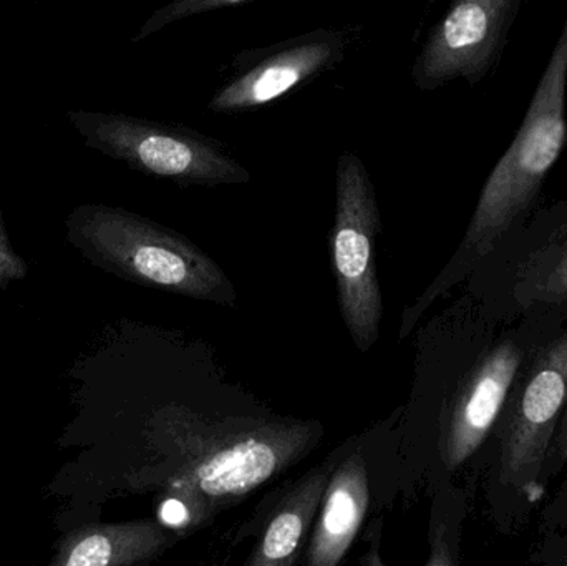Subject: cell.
I'll list each match as a JSON object with an SVG mask.
<instances>
[{
  "instance_id": "obj_1",
  "label": "cell",
  "mask_w": 567,
  "mask_h": 566,
  "mask_svg": "<svg viewBox=\"0 0 567 566\" xmlns=\"http://www.w3.org/2000/svg\"><path fill=\"white\" fill-rule=\"evenodd\" d=\"M567 146V12L522 125L489 173L455 255L403 311L399 338L430 306L468 281L482 263L543 205V192Z\"/></svg>"
},
{
  "instance_id": "obj_2",
  "label": "cell",
  "mask_w": 567,
  "mask_h": 566,
  "mask_svg": "<svg viewBox=\"0 0 567 566\" xmlns=\"http://www.w3.org/2000/svg\"><path fill=\"white\" fill-rule=\"evenodd\" d=\"M70 243L93 265L136 285L196 301L235 306L221 266L175 229L106 205H80L66 219Z\"/></svg>"
},
{
  "instance_id": "obj_3",
  "label": "cell",
  "mask_w": 567,
  "mask_h": 566,
  "mask_svg": "<svg viewBox=\"0 0 567 566\" xmlns=\"http://www.w3.org/2000/svg\"><path fill=\"white\" fill-rule=\"evenodd\" d=\"M567 404V318L533 352L493 438L489 502L499 528L545 501L543 467Z\"/></svg>"
},
{
  "instance_id": "obj_4",
  "label": "cell",
  "mask_w": 567,
  "mask_h": 566,
  "mask_svg": "<svg viewBox=\"0 0 567 566\" xmlns=\"http://www.w3.org/2000/svg\"><path fill=\"white\" fill-rule=\"evenodd\" d=\"M319 424H266L229 435L205 455L189 461L168 485L162 521L176 511L169 527L205 524L221 507L239 501L299 462L319 441Z\"/></svg>"
},
{
  "instance_id": "obj_5",
  "label": "cell",
  "mask_w": 567,
  "mask_h": 566,
  "mask_svg": "<svg viewBox=\"0 0 567 566\" xmlns=\"http://www.w3.org/2000/svg\"><path fill=\"white\" fill-rule=\"evenodd\" d=\"M66 119L89 148L143 175L206 188L251 182L219 140L188 126L93 110H69Z\"/></svg>"
},
{
  "instance_id": "obj_6",
  "label": "cell",
  "mask_w": 567,
  "mask_h": 566,
  "mask_svg": "<svg viewBox=\"0 0 567 566\" xmlns=\"http://www.w3.org/2000/svg\"><path fill=\"white\" fill-rule=\"evenodd\" d=\"M470 281L495 321L525 316L567 318V199L543 203Z\"/></svg>"
},
{
  "instance_id": "obj_7",
  "label": "cell",
  "mask_w": 567,
  "mask_h": 566,
  "mask_svg": "<svg viewBox=\"0 0 567 566\" xmlns=\"http://www.w3.org/2000/svg\"><path fill=\"white\" fill-rule=\"evenodd\" d=\"M565 319L535 315L506 321L508 329L480 349L440 418L439 452L446 474L472 461L493 438L526 362Z\"/></svg>"
},
{
  "instance_id": "obj_8",
  "label": "cell",
  "mask_w": 567,
  "mask_h": 566,
  "mask_svg": "<svg viewBox=\"0 0 567 566\" xmlns=\"http://www.w3.org/2000/svg\"><path fill=\"white\" fill-rule=\"evenodd\" d=\"M380 222L375 186L359 155L343 150L337 158L336 218L330 256L340 316L362 354L380 338L383 305L377 275Z\"/></svg>"
},
{
  "instance_id": "obj_9",
  "label": "cell",
  "mask_w": 567,
  "mask_h": 566,
  "mask_svg": "<svg viewBox=\"0 0 567 566\" xmlns=\"http://www.w3.org/2000/svg\"><path fill=\"white\" fill-rule=\"evenodd\" d=\"M525 2L450 0L413 62L416 89L432 92L458 80L476 86L488 79L502 63Z\"/></svg>"
},
{
  "instance_id": "obj_10",
  "label": "cell",
  "mask_w": 567,
  "mask_h": 566,
  "mask_svg": "<svg viewBox=\"0 0 567 566\" xmlns=\"http://www.w3.org/2000/svg\"><path fill=\"white\" fill-rule=\"evenodd\" d=\"M353 29H317L233 59V75L208 110L218 115L256 112L336 69L355 42Z\"/></svg>"
},
{
  "instance_id": "obj_11",
  "label": "cell",
  "mask_w": 567,
  "mask_h": 566,
  "mask_svg": "<svg viewBox=\"0 0 567 566\" xmlns=\"http://www.w3.org/2000/svg\"><path fill=\"white\" fill-rule=\"evenodd\" d=\"M369 472L362 451L336 465L320 504L319 521L303 554L307 566H337L352 547L369 508Z\"/></svg>"
},
{
  "instance_id": "obj_12",
  "label": "cell",
  "mask_w": 567,
  "mask_h": 566,
  "mask_svg": "<svg viewBox=\"0 0 567 566\" xmlns=\"http://www.w3.org/2000/svg\"><path fill=\"white\" fill-rule=\"evenodd\" d=\"M178 542L155 521L85 525L60 538L52 566H135L152 564Z\"/></svg>"
},
{
  "instance_id": "obj_13",
  "label": "cell",
  "mask_w": 567,
  "mask_h": 566,
  "mask_svg": "<svg viewBox=\"0 0 567 566\" xmlns=\"http://www.w3.org/2000/svg\"><path fill=\"white\" fill-rule=\"evenodd\" d=\"M336 462H329L307 472L296 482L271 512L246 566H290L299 562L310 525L322 504Z\"/></svg>"
},
{
  "instance_id": "obj_14",
  "label": "cell",
  "mask_w": 567,
  "mask_h": 566,
  "mask_svg": "<svg viewBox=\"0 0 567 566\" xmlns=\"http://www.w3.org/2000/svg\"><path fill=\"white\" fill-rule=\"evenodd\" d=\"M251 0H172L166 6L156 9L148 19L140 27L138 32L133 35L132 42H142L153 33L166 29L172 23L189 17L203 16V13L215 12V10L228 9V7L243 6Z\"/></svg>"
},
{
  "instance_id": "obj_15",
  "label": "cell",
  "mask_w": 567,
  "mask_h": 566,
  "mask_svg": "<svg viewBox=\"0 0 567 566\" xmlns=\"http://www.w3.org/2000/svg\"><path fill=\"white\" fill-rule=\"evenodd\" d=\"M567 467V404L558 428L553 435L548 455H546L545 467H543V484L549 488V484L559 475L565 474Z\"/></svg>"
},
{
  "instance_id": "obj_16",
  "label": "cell",
  "mask_w": 567,
  "mask_h": 566,
  "mask_svg": "<svg viewBox=\"0 0 567 566\" xmlns=\"http://www.w3.org/2000/svg\"><path fill=\"white\" fill-rule=\"evenodd\" d=\"M529 564L542 566H567V532L543 534L529 555Z\"/></svg>"
},
{
  "instance_id": "obj_17",
  "label": "cell",
  "mask_w": 567,
  "mask_h": 566,
  "mask_svg": "<svg viewBox=\"0 0 567 566\" xmlns=\"http://www.w3.org/2000/svg\"><path fill=\"white\" fill-rule=\"evenodd\" d=\"M565 474L558 491L539 512V531H542V534L567 532V467Z\"/></svg>"
},
{
  "instance_id": "obj_18",
  "label": "cell",
  "mask_w": 567,
  "mask_h": 566,
  "mask_svg": "<svg viewBox=\"0 0 567 566\" xmlns=\"http://www.w3.org/2000/svg\"><path fill=\"white\" fill-rule=\"evenodd\" d=\"M27 265L10 245L7 236L6 225H3L2 212H0V289L9 286L10 282L19 281L27 276Z\"/></svg>"
},
{
  "instance_id": "obj_19",
  "label": "cell",
  "mask_w": 567,
  "mask_h": 566,
  "mask_svg": "<svg viewBox=\"0 0 567 566\" xmlns=\"http://www.w3.org/2000/svg\"><path fill=\"white\" fill-rule=\"evenodd\" d=\"M436 2H439V0H429L430 6H435Z\"/></svg>"
}]
</instances>
